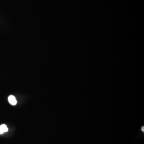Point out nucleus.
<instances>
[{
	"instance_id": "2",
	"label": "nucleus",
	"mask_w": 144,
	"mask_h": 144,
	"mask_svg": "<svg viewBox=\"0 0 144 144\" xmlns=\"http://www.w3.org/2000/svg\"><path fill=\"white\" fill-rule=\"evenodd\" d=\"M8 131V128L6 125L3 124L0 126V134H3L4 133L7 132Z\"/></svg>"
},
{
	"instance_id": "3",
	"label": "nucleus",
	"mask_w": 144,
	"mask_h": 144,
	"mask_svg": "<svg viewBox=\"0 0 144 144\" xmlns=\"http://www.w3.org/2000/svg\"><path fill=\"white\" fill-rule=\"evenodd\" d=\"M142 131L144 132V127H143L142 128Z\"/></svg>"
},
{
	"instance_id": "1",
	"label": "nucleus",
	"mask_w": 144,
	"mask_h": 144,
	"mask_svg": "<svg viewBox=\"0 0 144 144\" xmlns=\"http://www.w3.org/2000/svg\"><path fill=\"white\" fill-rule=\"evenodd\" d=\"M8 101L10 104L12 105H15L17 104V101L15 97L13 95H10L8 98Z\"/></svg>"
}]
</instances>
